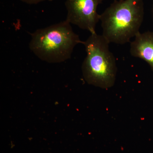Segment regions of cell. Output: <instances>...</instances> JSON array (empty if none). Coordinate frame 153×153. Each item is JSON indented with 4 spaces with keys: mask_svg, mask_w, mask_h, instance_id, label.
I'll return each mask as SVG.
<instances>
[{
    "mask_svg": "<svg viewBox=\"0 0 153 153\" xmlns=\"http://www.w3.org/2000/svg\"><path fill=\"white\" fill-rule=\"evenodd\" d=\"M21 1L23 2L28 4H36L38 3H41V2L44 1H52L53 0H20Z\"/></svg>",
    "mask_w": 153,
    "mask_h": 153,
    "instance_id": "6",
    "label": "cell"
},
{
    "mask_svg": "<svg viewBox=\"0 0 153 153\" xmlns=\"http://www.w3.org/2000/svg\"><path fill=\"white\" fill-rule=\"evenodd\" d=\"M144 17L143 0H114L100 15L102 35L110 43H128L140 33Z\"/></svg>",
    "mask_w": 153,
    "mask_h": 153,
    "instance_id": "1",
    "label": "cell"
},
{
    "mask_svg": "<svg viewBox=\"0 0 153 153\" xmlns=\"http://www.w3.org/2000/svg\"><path fill=\"white\" fill-rule=\"evenodd\" d=\"M102 35L91 34L83 41L86 56L82 64V74L88 83L108 89L114 85L117 73L116 60Z\"/></svg>",
    "mask_w": 153,
    "mask_h": 153,
    "instance_id": "3",
    "label": "cell"
},
{
    "mask_svg": "<svg viewBox=\"0 0 153 153\" xmlns=\"http://www.w3.org/2000/svg\"><path fill=\"white\" fill-rule=\"evenodd\" d=\"M103 0H66L67 11L66 20L91 34L96 33L97 25L100 21L97 7Z\"/></svg>",
    "mask_w": 153,
    "mask_h": 153,
    "instance_id": "4",
    "label": "cell"
},
{
    "mask_svg": "<svg viewBox=\"0 0 153 153\" xmlns=\"http://www.w3.org/2000/svg\"><path fill=\"white\" fill-rule=\"evenodd\" d=\"M131 42V55L146 62L153 71V32L140 33Z\"/></svg>",
    "mask_w": 153,
    "mask_h": 153,
    "instance_id": "5",
    "label": "cell"
},
{
    "mask_svg": "<svg viewBox=\"0 0 153 153\" xmlns=\"http://www.w3.org/2000/svg\"><path fill=\"white\" fill-rule=\"evenodd\" d=\"M30 35L31 52L40 60L49 63H61L70 59L74 47L83 42L66 20L38 29Z\"/></svg>",
    "mask_w": 153,
    "mask_h": 153,
    "instance_id": "2",
    "label": "cell"
}]
</instances>
